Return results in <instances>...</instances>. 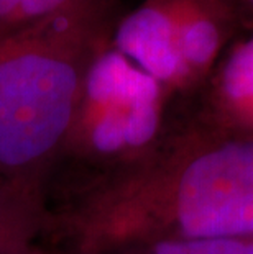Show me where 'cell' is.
Returning a JSON list of instances; mask_svg holds the SVG:
<instances>
[{
	"label": "cell",
	"mask_w": 253,
	"mask_h": 254,
	"mask_svg": "<svg viewBox=\"0 0 253 254\" xmlns=\"http://www.w3.org/2000/svg\"><path fill=\"white\" fill-rule=\"evenodd\" d=\"M114 0H76L0 38V176L46 197L85 72L109 43Z\"/></svg>",
	"instance_id": "6da1fadb"
},
{
	"label": "cell",
	"mask_w": 253,
	"mask_h": 254,
	"mask_svg": "<svg viewBox=\"0 0 253 254\" xmlns=\"http://www.w3.org/2000/svg\"><path fill=\"white\" fill-rule=\"evenodd\" d=\"M163 94L165 87L158 80L107 43L85 72L48 189L64 176L66 184L56 189L78 179L87 167L147 149L160 131Z\"/></svg>",
	"instance_id": "7a4b0ae2"
},
{
	"label": "cell",
	"mask_w": 253,
	"mask_h": 254,
	"mask_svg": "<svg viewBox=\"0 0 253 254\" xmlns=\"http://www.w3.org/2000/svg\"><path fill=\"white\" fill-rule=\"evenodd\" d=\"M112 46L165 89L186 84L177 51V0H143L118 21Z\"/></svg>",
	"instance_id": "3957f363"
},
{
	"label": "cell",
	"mask_w": 253,
	"mask_h": 254,
	"mask_svg": "<svg viewBox=\"0 0 253 254\" xmlns=\"http://www.w3.org/2000/svg\"><path fill=\"white\" fill-rule=\"evenodd\" d=\"M232 0H177V51L184 82L211 66L234 20Z\"/></svg>",
	"instance_id": "277c9868"
},
{
	"label": "cell",
	"mask_w": 253,
	"mask_h": 254,
	"mask_svg": "<svg viewBox=\"0 0 253 254\" xmlns=\"http://www.w3.org/2000/svg\"><path fill=\"white\" fill-rule=\"evenodd\" d=\"M46 197L0 176V254H48Z\"/></svg>",
	"instance_id": "5b68a950"
},
{
	"label": "cell",
	"mask_w": 253,
	"mask_h": 254,
	"mask_svg": "<svg viewBox=\"0 0 253 254\" xmlns=\"http://www.w3.org/2000/svg\"><path fill=\"white\" fill-rule=\"evenodd\" d=\"M217 92L232 112L253 117V36L230 53L219 74Z\"/></svg>",
	"instance_id": "8992f818"
},
{
	"label": "cell",
	"mask_w": 253,
	"mask_h": 254,
	"mask_svg": "<svg viewBox=\"0 0 253 254\" xmlns=\"http://www.w3.org/2000/svg\"><path fill=\"white\" fill-rule=\"evenodd\" d=\"M74 2L76 0H0V38L40 23Z\"/></svg>",
	"instance_id": "52a82bcc"
},
{
	"label": "cell",
	"mask_w": 253,
	"mask_h": 254,
	"mask_svg": "<svg viewBox=\"0 0 253 254\" xmlns=\"http://www.w3.org/2000/svg\"><path fill=\"white\" fill-rule=\"evenodd\" d=\"M143 254H253V243L234 238L202 240H163L152 243Z\"/></svg>",
	"instance_id": "ba28073f"
},
{
	"label": "cell",
	"mask_w": 253,
	"mask_h": 254,
	"mask_svg": "<svg viewBox=\"0 0 253 254\" xmlns=\"http://www.w3.org/2000/svg\"><path fill=\"white\" fill-rule=\"evenodd\" d=\"M232 2L237 5V3H245V5H250V7L253 8V0H232Z\"/></svg>",
	"instance_id": "9c48e42d"
}]
</instances>
